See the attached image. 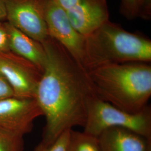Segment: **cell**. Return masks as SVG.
<instances>
[{
	"instance_id": "cell-9",
	"label": "cell",
	"mask_w": 151,
	"mask_h": 151,
	"mask_svg": "<svg viewBox=\"0 0 151 151\" xmlns=\"http://www.w3.org/2000/svg\"><path fill=\"white\" fill-rule=\"evenodd\" d=\"M65 13L73 27L85 37L109 20L106 0H83Z\"/></svg>"
},
{
	"instance_id": "cell-10",
	"label": "cell",
	"mask_w": 151,
	"mask_h": 151,
	"mask_svg": "<svg viewBox=\"0 0 151 151\" xmlns=\"http://www.w3.org/2000/svg\"><path fill=\"white\" fill-rule=\"evenodd\" d=\"M101 151H150L151 138H146L122 128H111L98 137Z\"/></svg>"
},
{
	"instance_id": "cell-6",
	"label": "cell",
	"mask_w": 151,
	"mask_h": 151,
	"mask_svg": "<svg viewBox=\"0 0 151 151\" xmlns=\"http://www.w3.org/2000/svg\"><path fill=\"white\" fill-rule=\"evenodd\" d=\"M45 17L49 37L60 43L79 65L86 70V37L73 27L65 11L54 0H48Z\"/></svg>"
},
{
	"instance_id": "cell-11",
	"label": "cell",
	"mask_w": 151,
	"mask_h": 151,
	"mask_svg": "<svg viewBox=\"0 0 151 151\" xmlns=\"http://www.w3.org/2000/svg\"><path fill=\"white\" fill-rule=\"evenodd\" d=\"M11 52L35 65L43 72L46 60L43 45L5 22Z\"/></svg>"
},
{
	"instance_id": "cell-8",
	"label": "cell",
	"mask_w": 151,
	"mask_h": 151,
	"mask_svg": "<svg viewBox=\"0 0 151 151\" xmlns=\"http://www.w3.org/2000/svg\"><path fill=\"white\" fill-rule=\"evenodd\" d=\"M43 115L36 100L12 96L0 101V128L24 137Z\"/></svg>"
},
{
	"instance_id": "cell-17",
	"label": "cell",
	"mask_w": 151,
	"mask_h": 151,
	"mask_svg": "<svg viewBox=\"0 0 151 151\" xmlns=\"http://www.w3.org/2000/svg\"><path fill=\"white\" fill-rule=\"evenodd\" d=\"M12 96L15 95L12 87L5 77L0 74V101Z\"/></svg>"
},
{
	"instance_id": "cell-5",
	"label": "cell",
	"mask_w": 151,
	"mask_h": 151,
	"mask_svg": "<svg viewBox=\"0 0 151 151\" xmlns=\"http://www.w3.org/2000/svg\"><path fill=\"white\" fill-rule=\"evenodd\" d=\"M7 22L43 43L49 38L46 22L48 0H4Z\"/></svg>"
},
{
	"instance_id": "cell-7",
	"label": "cell",
	"mask_w": 151,
	"mask_h": 151,
	"mask_svg": "<svg viewBox=\"0 0 151 151\" xmlns=\"http://www.w3.org/2000/svg\"><path fill=\"white\" fill-rule=\"evenodd\" d=\"M0 74L11 86L15 96L35 99L42 74L35 65L11 51L0 53Z\"/></svg>"
},
{
	"instance_id": "cell-13",
	"label": "cell",
	"mask_w": 151,
	"mask_h": 151,
	"mask_svg": "<svg viewBox=\"0 0 151 151\" xmlns=\"http://www.w3.org/2000/svg\"><path fill=\"white\" fill-rule=\"evenodd\" d=\"M66 151H101L98 137L71 129Z\"/></svg>"
},
{
	"instance_id": "cell-14",
	"label": "cell",
	"mask_w": 151,
	"mask_h": 151,
	"mask_svg": "<svg viewBox=\"0 0 151 151\" xmlns=\"http://www.w3.org/2000/svg\"><path fill=\"white\" fill-rule=\"evenodd\" d=\"M23 137L0 128V151H22Z\"/></svg>"
},
{
	"instance_id": "cell-1",
	"label": "cell",
	"mask_w": 151,
	"mask_h": 151,
	"mask_svg": "<svg viewBox=\"0 0 151 151\" xmlns=\"http://www.w3.org/2000/svg\"><path fill=\"white\" fill-rule=\"evenodd\" d=\"M42 44L46 60L35 100L46 120L42 142L50 144L65 131L85 126L96 93L88 72L60 43L49 37Z\"/></svg>"
},
{
	"instance_id": "cell-2",
	"label": "cell",
	"mask_w": 151,
	"mask_h": 151,
	"mask_svg": "<svg viewBox=\"0 0 151 151\" xmlns=\"http://www.w3.org/2000/svg\"><path fill=\"white\" fill-rule=\"evenodd\" d=\"M88 72L100 99L130 113H139L148 105L151 96L150 63H109Z\"/></svg>"
},
{
	"instance_id": "cell-3",
	"label": "cell",
	"mask_w": 151,
	"mask_h": 151,
	"mask_svg": "<svg viewBox=\"0 0 151 151\" xmlns=\"http://www.w3.org/2000/svg\"><path fill=\"white\" fill-rule=\"evenodd\" d=\"M87 71L109 63H151V40L109 20L86 37Z\"/></svg>"
},
{
	"instance_id": "cell-18",
	"label": "cell",
	"mask_w": 151,
	"mask_h": 151,
	"mask_svg": "<svg viewBox=\"0 0 151 151\" xmlns=\"http://www.w3.org/2000/svg\"><path fill=\"white\" fill-rule=\"evenodd\" d=\"M55 2L65 11H68L83 0H54Z\"/></svg>"
},
{
	"instance_id": "cell-16",
	"label": "cell",
	"mask_w": 151,
	"mask_h": 151,
	"mask_svg": "<svg viewBox=\"0 0 151 151\" xmlns=\"http://www.w3.org/2000/svg\"><path fill=\"white\" fill-rule=\"evenodd\" d=\"M9 40L6 22H0V53L10 52Z\"/></svg>"
},
{
	"instance_id": "cell-15",
	"label": "cell",
	"mask_w": 151,
	"mask_h": 151,
	"mask_svg": "<svg viewBox=\"0 0 151 151\" xmlns=\"http://www.w3.org/2000/svg\"><path fill=\"white\" fill-rule=\"evenodd\" d=\"M70 130L65 131L52 143L45 144L41 142L34 151H66Z\"/></svg>"
},
{
	"instance_id": "cell-4",
	"label": "cell",
	"mask_w": 151,
	"mask_h": 151,
	"mask_svg": "<svg viewBox=\"0 0 151 151\" xmlns=\"http://www.w3.org/2000/svg\"><path fill=\"white\" fill-rule=\"evenodd\" d=\"M129 130L146 138H151V109L148 105L137 113H130L106 103L96 95L90 100L83 132L98 137L111 128Z\"/></svg>"
},
{
	"instance_id": "cell-12",
	"label": "cell",
	"mask_w": 151,
	"mask_h": 151,
	"mask_svg": "<svg viewBox=\"0 0 151 151\" xmlns=\"http://www.w3.org/2000/svg\"><path fill=\"white\" fill-rule=\"evenodd\" d=\"M120 13L128 20L151 19V0H120Z\"/></svg>"
},
{
	"instance_id": "cell-19",
	"label": "cell",
	"mask_w": 151,
	"mask_h": 151,
	"mask_svg": "<svg viewBox=\"0 0 151 151\" xmlns=\"http://www.w3.org/2000/svg\"><path fill=\"white\" fill-rule=\"evenodd\" d=\"M6 18L5 6L4 0H0V22Z\"/></svg>"
}]
</instances>
